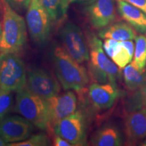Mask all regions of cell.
I'll return each mask as SVG.
<instances>
[{"label": "cell", "mask_w": 146, "mask_h": 146, "mask_svg": "<svg viewBox=\"0 0 146 146\" xmlns=\"http://www.w3.org/2000/svg\"><path fill=\"white\" fill-rule=\"evenodd\" d=\"M34 127L23 116L7 115L0 121V137L7 143L24 141L31 136Z\"/></svg>", "instance_id": "11"}, {"label": "cell", "mask_w": 146, "mask_h": 146, "mask_svg": "<svg viewBox=\"0 0 146 146\" xmlns=\"http://www.w3.org/2000/svg\"><path fill=\"white\" fill-rule=\"evenodd\" d=\"M14 108L12 91L0 87V121Z\"/></svg>", "instance_id": "22"}, {"label": "cell", "mask_w": 146, "mask_h": 146, "mask_svg": "<svg viewBox=\"0 0 146 146\" xmlns=\"http://www.w3.org/2000/svg\"><path fill=\"white\" fill-rule=\"evenodd\" d=\"M27 73L17 53L0 54V87L17 92L26 86Z\"/></svg>", "instance_id": "5"}, {"label": "cell", "mask_w": 146, "mask_h": 146, "mask_svg": "<svg viewBox=\"0 0 146 146\" xmlns=\"http://www.w3.org/2000/svg\"><path fill=\"white\" fill-rule=\"evenodd\" d=\"M52 20L41 0H31L27 10L26 23L31 39L38 44L46 43L51 33Z\"/></svg>", "instance_id": "6"}, {"label": "cell", "mask_w": 146, "mask_h": 146, "mask_svg": "<svg viewBox=\"0 0 146 146\" xmlns=\"http://www.w3.org/2000/svg\"><path fill=\"white\" fill-rule=\"evenodd\" d=\"M5 145H8V143H7L6 142H5L3 139L0 137V146H5Z\"/></svg>", "instance_id": "29"}, {"label": "cell", "mask_w": 146, "mask_h": 146, "mask_svg": "<svg viewBox=\"0 0 146 146\" xmlns=\"http://www.w3.org/2000/svg\"><path fill=\"white\" fill-rule=\"evenodd\" d=\"M53 127L55 134L65 139L72 146L86 145V120L81 111H76L70 116L59 120Z\"/></svg>", "instance_id": "8"}, {"label": "cell", "mask_w": 146, "mask_h": 146, "mask_svg": "<svg viewBox=\"0 0 146 146\" xmlns=\"http://www.w3.org/2000/svg\"><path fill=\"white\" fill-rule=\"evenodd\" d=\"M89 72L91 78L96 83H116L121 77L118 67L109 59L104 52L102 41L98 36L89 38Z\"/></svg>", "instance_id": "4"}, {"label": "cell", "mask_w": 146, "mask_h": 146, "mask_svg": "<svg viewBox=\"0 0 146 146\" xmlns=\"http://www.w3.org/2000/svg\"><path fill=\"white\" fill-rule=\"evenodd\" d=\"M9 5L18 13L27 12L31 0H5Z\"/></svg>", "instance_id": "24"}, {"label": "cell", "mask_w": 146, "mask_h": 146, "mask_svg": "<svg viewBox=\"0 0 146 146\" xmlns=\"http://www.w3.org/2000/svg\"><path fill=\"white\" fill-rule=\"evenodd\" d=\"M135 52V45L132 40L118 42L111 60L119 68H124L131 62Z\"/></svg>", "instance_id": "19"}, {"label": "cell", "mask_w": 146, "mask_h": 146, "mask_svg": "<svg viewBox=\"0 0 146 146\" xmlns=\"http://www.w3.org/2000/svg\"><path fill=\"white\" fill-rule=\"evenodd\" d=\"M41 2L54 23L63 21L70 4L67 0H41Z\"/></svg>", "instance_id": "20"}, {"label": "cell", "mask_w": 146, "mask_h": 146, "mask_svg": "<svg viewBox=\"0 0 146 146\" xmlns=\"http://www.w3.org/2000/svg\"><path fill=\"white\" fill-rule=\"evenodd\" d=\"M89 99L93 105L98 110L110 108L119 96L116 83H93L88 89Z\"/></svg>", "instance_id": "13"}, {"label": "cell", "mask_w": 146, "mask_h": 146, "mask_svg": "<svg viewBox=\"0 0 146 146\" xmlns=\"http://www.w3.org/2000/svg\"><path fill=\"white\" fill-rule=\"evenodd\" d=\"M56 75L65 90L80 91L89 82L86 68L77 62L63 47L56 46L52 52Z\"/></svg>", "instance_id": "1"}, {"label": "cell", "mask_w": 146, "mask_h": 146, "mask_svg": "<svg viewBox=\"0 0 146 146\" xmlns=\"http://www.w3.org/2000/svg\"><path fill=\"white\" fill-rule=\"evenodd\" d=\"M125 131L129 144L136 143L146 137V107L131 111L126 116Z\"/></svg>", "instance_id": "14"}, {"label": "cell", "mask_w": 146, "mask_h": 146, "mask_svg": "<svg viewBox=\"0 0 146 146\" xmlns=\"http://www.w3.org/2000/svg\"><path fill=\"white\" fill-rule=\"evenodd\" d=\"M53 145L55 146H72L68 141L61 137L55 135V137L53 140Z\"/></svg>", "instance_id": "26"}, {"label": "cell", "mask_w": 146, "mask_h": 146, "mask_svg": "<svg viewBox=\"0 0 146 146\" xmlns=\"http://www.w3.org/2000/svg\"><path fill=\"white\" fill-rule=\"evenodd\" d=\"M3 6L2 34L0 38V54L18 53L25 47L27 39V23L23 17L5 0Z\"/></svg>", "instance_id": "2"}, {"label": "cell", "mask_w": 146, "mask_h": 146, "mask_svg": "<svg viewBox=\"0 0 146 146\" xmlns=\"http://www.w3.org/2000/svg\"><path fill=\"white\" fill-rule=\"evenodd\" d=\"M33 93L44 99L57 96L60 85L50 71L44 68H33L27 72L26 86Z\"/></svg>", "instance_id": "9"}, {"label": "cell", "mask_w": 146, "mask_h": 146, "mask_svg": "<svg viewBox=\"0 0 146 146\" xmlns=\"http://www.w3.org/2000/svg\"><path fill=\"white\" fill-rule=\"evenodd\" d=\"M135 65L140 70H145L146 67V36L139 35L135 37L134 52Z\"/></svg>", "instance_id": "21"}, {"label": "cell", "mask_w": 146, "mask_h": 146, "mask_svg": "<svg viewBox=\"0 0 146 146\" xmlns=\"http://www.w3.org/2000/svg\"><path fill=\"white\" fill-rule=\"evenodd\" d=\"M123 143L119 129L110 124L98 129L91 139V145L95 146H120Z\"/></svg>", "instance_id": "16"}, {"label": "cell", "mask_w": 146, "mask_h": 146, "mask_svg": "<svg viewBox=\"0 0 146 146\" xmlns=\"http://www.w3.org/2000/svg\"><path fill=\"white\" fill-rule=\"evenodd\" d=\"M64 49L80 64L89 60V47L82 30L72 23H67L60 31Z\"/></svg>", "instance_id": "7"}, {"label": "cell", "mask_w": 146, "mask_h": 146, "mask_svg": "<svg viewBox=\"0 0 146 146\" xmlns=\"http://www.w3.org/2000/svg\"><path fill=\"white\" fill-rule=\"evenodd\" d=\"M123 1H127L137 7L146 14V0H123Z\"/></svg>", "instance_id": "25"}, {"label": "cell", "mask_w": 146, "mask_h": 146, "mask_svg": "<svg viewBox=\"0 0 146 146\" xmlns=\"http://www.w3.org/2000/svg\"><path fill=\"white\" fill-rule=\"evenodd\" d=\"M139 100L144 106L146 107V83L139 89L138 93Z\"/></svg>", "instance_id": "27"}, {"label": "cell", "mask_w": 146, "mask_h": 146, "mask_svg": "<svg viewBox=\"0 0 146 146\" xmlns=\"http://www.w3.org/2000/svg\"><path fill=\"white\" fill-rule=\"evenodd\" d=\"M117 10L120 16L136 32L146 36V14L143 11L123 1L118 0Z\"/></svg>", "instance_id": "15"}, {"label": "cell", "mask_w": 146, "mask_h": 146, "mask_svg": "<svg viewBox=\"0 0 146 146\" xmlns=\"http://www.w3.org/2000/svg\"><path fill=\"white\" fill-rule=\"evenodd\" d=\"M14 110L41 130H46L50 127L47 100L26 87L16 92Z\"/></svg>", "instance_id": "3"}, {"label": "cell", "mask_w": 146, "mask_h": 146, "mask_svg": "<svg viewBox=\"0 0 146 146\" xmlns=\"http://www.w3.org/2000/svg\"><path fill=\"white\" fill-rule=\"evenodd\" d=\"M1 34H2V25L0 24V38L1 36Z\"/></svg>", "instance_id": "30"}, {"label": "cell", "mask_w": 146, "mask_h": 146, "mask_svg": "<svg viewBox=\"0 0 146 146\" xmlns=\"http://www.w3.org/2000/svg\"><path fill=\"white\" fill-rule=\"evenodd\" d=\"M51 143L50 139L44 133L30 136L24 141L8 143L9 146H47Z\"/></svg>", "instance_id": "23"}, {"label": "cell", "mask_w": 146, "mask_h": 146, "mask_svg": "<svg viewBox=\"0 0 146 146\" xmlns=\"http://www.w3.org/2000/svg\"><path fill=\"white\" fill-rule=\"evenodd\" d=\"M83 12L94 28L102 29L116 19L114 0H89L83 3Z\"/></svg>", "instance_id": "10"}, {"label": "cell", "mask_w": 146, "mask_h": 146, "mask_svg": "<svg viewBox=\"0 0 146 146\" xmlns=\"http://www.w3.org/2000/svg\"><path fill=\"white\" fill-rule=\"evenodd\" d=\"M69 3H85L89 1V0H67Z\"/></svg>", "instance_id": "28"}, {"label": "cell", "mask_w": 146, "mask_h": 146, "mask_svg": "<svg viewBox=\"0 0 146 146\" xmlns=\"http://www.w3.org/2000/svg\"><path fill=\"white\" fill-rule=\"evenodd\" d=\"M142 145H143V146H146V140H145V141L144 142V143H143V144H142Z\"/></svg>", "instance_id": "31"}, {"label": "cell", "mask_w": 146, "mask_h": 146, "mask_svg": "<svg viewBox=\"0 0 146 146\" xmlns=\"http://www.w3.org/2000/svg\"><path fill=\"white\" fill-rule=\"evenodd\" d=\"M123 76L125 86L130 91L139 89L146 83V68L140 70L133 62L124 68Z\"/></svg>", "instance_id": "18"}, {"label": "cell", "mask_w": 146, "mask_h": 146, "mask_svg": "<svg viewBox=\"0 0 146 146\" xmlns=\"http://www.w3.org/2000/svg\"><path fill=\"white\" fill-rule=\"evenodd\" d=\"M47 100L50 118V127L59 120L70 116L77 109V98L72 91L52 97Z\"/></svg>", "instance_id": "12"}, {"label": "cell", "mask_w": 146, "mask_h": 146, "mask_svg": "<svg viewBox=\"0 0 146 146\" xmlns=\"http://www.w3.org/2000/svg\"><path fill=\"white\" fill-rule=\"evenodd\" d=\"M98 36L104 39H111L123 41L135 39L136 33L127 23L117 22L100 29Z\"/></svg>", "instance_id": "17"}]
</instances>
